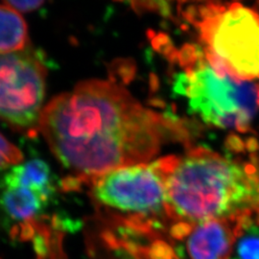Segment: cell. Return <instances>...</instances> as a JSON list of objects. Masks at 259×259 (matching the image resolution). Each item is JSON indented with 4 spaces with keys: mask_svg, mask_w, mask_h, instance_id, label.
<instances>
[{
    "mask_svg": "<svg viewBox=\"0 0 259 259\" xmlns=\"http://www.w3.org/2000/svg\"><path fill=\"white\" fill-rule=\"evenodd\" d=\"M68 190L85 185L99 219L107 226L122 228L157 238L171 222L167 211L166 189L159 159L151 163L121 167L88 178H69Z\"/></svg>",
    "mask_w": 259,
    "mask_h": 259,
    "instance_id": "3957f363",
    "label": "cell"
},
{
    "mask_svg": "<svg viewBox=\"0 0 259 259\" xmlns=\"http://www.w3.org/2000/svg\"><path fill=\"white\" fill-rule=\"evenodd\" d=\"M256 213L236 217L237 236L231 259H259V223L255 217Z\"/></svg>",
    "mask_w": 259,
    "mask_h": 259,
    "instance_id": "8fae6325",
    "label": "cell"
},
{
    "mask_svg": "<svg viewBox=\"0 0 259 259\" xmlns=\"http://www.w3.org/2000/svg\"><path fill=\"white\" fill-rule=\"evenodd\" d=\"M237 236L236 218L195 224L186 238L190 259H231Z\"/></svg>",
    "mask_w": 259,
    "mask_h": 259,
    "instance_id": "52a82bcc",
    "label": "cell"
},
{
    "mask_svg": "<svg viewBox=\"0 0 259 259\" xmlns=\"http://www.w3.org/2000/svg\"><path fill=\"white\" fill-rule=\"evenodd\" d=\"M27 24L20 13L3 2L0 4V54L27 48Z\"/></svg>",
    "mask_w": 259,
    "mask_h": 259,
    "instance_id": "30bf717a",
    "label": "cell"
},
{
    "mask_svg": "<svg viewBox=\"0 0 259 259\" xmlns=\"http://www.w3.org/2000/svg\"><path fill=\"white\" fill-rule=\"evenodd\" d=\"M22 160V152L0 134V168L16 166Z\"/></svg>",
    "mask_w": 259,
    "mask_h": 259,
    "instance_id": "7c38bea8",
    "label": "cell"
},
{
    "mask_svg": "<svg viewBox=\"0 0 259 259\" xmlns=\"http://www.w3.org/2000/svg\"><path fill=\"white\" fill-rule=\"evenodd\" d=\"M46 78V64L32 47L0 54V118L29 138L39 133Z\"/></svg>",
    "mask_w": 259,
    "mask_h": 259,
    "instance_id": "8992f818",
    "label": "cell"
},
{
    "mask_svg": "<svg viewBox=\"0 0 259 259\" xmlns=\"http://www.w3.org/2000/svg\"><path fill=\"white\" fill-rule=\"evenodd\" d=\"M186 18L199 28L204 57L220 75L259 79V14L238 3L189 7Z\"/></svg>",
    "mask_w": 259,
    "mask_h": 259,
    "instance_id": "277c9868",
    "label": "cell"
},
{
    "mask_svg": "<svg viewBox=\"0 0 259 259\" xmlns=\"http://www.w3.org/2000/svg\"><path fill=\"white\" fill-rule=\"evenodd\" d=\"M258 105H259V98H258Z\"/></svg>",
    "mask_w": 259,
    "mask_h": 259,
    "instance_id": "5bb4252c",
    "label": "cell"
},
{
    "mask_svg": "<svg viewBox=\"0 0 259 259\" xmlns=\"http://www.w3.org/2000/svg\"><path fill=\"white\" fill-rule=\"evenodd\" d=\"M5 4H7L10 7H12L13 9L18 11L19 13L21 12H30L33 10L39 8L44 2L42 1H5Z\"/></svg>",
    "mask_w": 259,
    "mask_h": 259,
    "instance_id": "4fadbf2b",
    "label": "cell"
},
{
    "mask_svg": "<svg viewBox=\"0 0 259 259\" xmlns=\"http://www.w3.org/2000/svg\"><path fill=\"white\" fill-rule=\"evenodd\" d=\"M1 184L28 187L49 198H52L56 190L49 166L39 159L11 167L3 176Z\"/></svg>",
    "mask_w": 259,
    "mask_h": 259,
    "instance_id": "9c48e42d",
    "label": "cell"
},
{
    "mask_svg": "<svg viewBox=\"0 0 259 259\" xmlns=\"http://www.w3.org/2000/svg\"><path fill=\"white\" fill-rule=\"evenodd\" d=\"M51 198L20 185L1 184L0 204L8 216L19 227L41 218L40 215Z\"/></svg>",
    "mask_w": 259,
    "mask_h": 259,
    "instance_id": "ba28073f",
    "label": "cell"
},
{
    "mask_svg": "<svg viewBox=\"0 0 259 259\" xmlns=\"http://www.w3.org/2000/svg\"><path fill=\"white\" fill-rule=\"evenodd\" d=\"M182 65L185 72L178 76L175 91L188 98L195 113L219 128L250 131L258 106L256 83L217 73L200 50Z\"/></svg>",
    "mask_w": 259,
    "mask_h": 259,
    "instance_id": "5b68a950",
    "label": "cell"
},
{
    "mask_svg": "<svg viewBox=\"0 0 259 259\" xmlns=\"http://www.w3.org/2000/svg\"><path fill=\"white\" fill-rule=\"evenodd\" d=\"M39 133L73 178L147 163L167 140L185 139L182 123L144 108L120 84L85 80L44 109Z\"/></svg>",
    "mask_w": 259,
    "mask_h": 259,
    "instance_id": "6da1fadb",
    "label": "cell"
},
{
    "mask_svg": "<svg viewBox=\"0 0 259 259\" xmlns=\"http://www.w3.org/2000/svg\"><path fill=\"white\" fill-rule=\"evenodd\" d=\"M159 159L171 223L195 225L258 212L259 166L255 162L233 160L201 147L185 157Z\"/></svg>",
    "mask_w": 259,
    "mask_h": 259,
    "instance_id": "7a4b0ae2",
    "label": "cell"
}]
</instances>
